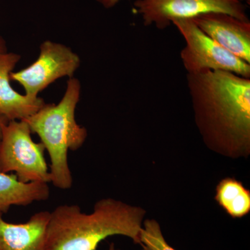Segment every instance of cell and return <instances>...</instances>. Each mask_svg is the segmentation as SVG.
Masks as SVG:
<instances>
[{
    "label": "cell",
    "mask_w": 250,
    "mask_h": 250,
    "mask_svg": "<svg viewBox=\"0 0 250 250\" xmlns=\"http://www.w3.org/2000/svg\"><path fill=\"white\" fill-rule=\"evenodd\" d=\"M195 124L207 147L238 159L250 154V78L232 72L187 74Z\"/></svg>",
    "instance_id": "1"
},
{
    "label": "cell",
    "mask_w": 250,
    "mask_h": 250,
    "mask_svg": "<svg viewBox=\"0 0 250 250\" xmlns=\"http://www.w3.org/2000/svg\"><path fill=\"white\" fill-rule=\"evenodd\" d=\"M146 210L113 198L99 200L90 214L80 206L62 205L50 212L49 250H97L108 237L120 235L140 244Z\"/></svg>",
    "instance_id": "2"
},
{
    "label": "cell",
    "mask_w": 250,
    "mask_h": 250,
    "mask_svg": "<svg viewBox=\"0 0 250 250\" xmlns=\"http://www.w3.org/2000/svg\"><path fill=\"white\" fill-rule=\"evenodd\" d=\"M80 94V81L70 78L58 104H45L32 116L22 120L32 134L40 137L50 159V182L62 190L71 188L73 184L67 159L69 150L80 149L88 136L86 129L75 119Z\"/></svg>",
    "instance_id": "3"
},
{
    "label": "cell",
    "mask_w": 250,
    "mask_h": 250,
    "mask_svg": "<svg viewBox=\"0 0 250 250\" xmlns=\"http://www.w3.org/2000/svg\"><path fill=\"white\" fill-rule=\"evenodd\" d=\"M24 121H9L0 141V172L13 173L23 183L50 182L45 146L35 143Z\"/></svg>",
    "instance_id": "4"
},
{
    "label": "cell",
    "mask_w": 250,
    "mask_h": 250,
    "mask_svg": "<svg viewBox=\"0 0 250 250\" xmlns=\"http://www.w3.org/2000/svg\"><path fill=\"white\" fill-rule=\"evenodd\" d=\"M172 24L186 42L180 56L187 74L222 70L250 78V63L219 45L197 27L191 18L176 20Z\"/></svg>",
    "instance_id": "5"
},
{
    "label": "cell",
    "mask_w": 250,
    "mask_h": 250,
    "mask_svg": "<svg viewBox=\"0 0 250 250\" xmlns=\"http://www.w3.org/2000/svg\"><path fill=\"white\" fill-rule=\"evenodd\" d=\"M135 11L146 26L165 29L176 20L193 18L206 13L219 12L250 21L241 0H137Z\"/></svg>",
    "instance_id": "6"
},
{
    "label": "cell",
    "mask_w": 250,
    "mask_h": 250,
    "mask_svg": "<svg viewBox=\"0 0 250 250\" xmlns=\"http://www.w3.org/2000/svg\"><path fill=\"white\" fill-rule=\"evenodd\" d=\"M80 57L62 44L46 41L40 46V55L34 63L17 72H11V80L22 85L25 95L37 98L38 94L56 80L72 78L80 66Z\"/></svg>",
    "instance_id": "7"
},
{
    "label": "cell",
    "mask_w": 250,
    "mask_h": 250,
    "mask_svg": "<svg viewBox=\"0 0 250 250\" xmlns=\"http://www.w3.org/2000/svg\"><path fill=\"white\" fill-rule=\"evenodd\" d=\"M219 45L250 63V22L224 13H206L191 18Z\"/></svg>",
    "instance_id": "8"
},
{
    "label": "cell",
    "mask_w": 250,
    "mask_h": 250,
    "mask_svg": "<svg viewBox=\"0 0 250 250\" xmlns=\"http://www.w3.org/2000/svg\"><path fill=\"white\" fill-rule=\"evenodd\" d=\"M50 212L42 210L24 223L5 221L0 213V250H49L47 226Z\"/></svg>",
    "instance_id": "9"
},
{
    "label": "cell",
    "mask_w": 250,
    "mask_h": 250,
    "mask_svg": "<svg viewBox=\"0 0 250 250\" xmlns=\"http://www.w3.org/2000/svg\"><path fill=\"white\" fill-rule=\"evenodd\" d=\"M20 59L18 54H0V115L9 121L25 119L45 104L42 98L21 95L11 86L10 75Z\"/></svg>",
    "instance_id": "10"
},
{
    "label": "cell",
    "mask_w": 250,
    "mask_h": 250,
    "mask_svg": "<svg viewBox=\"0 0 250 250\" xmlns=\"http://www.w3.org/2000/svg\"><path fill=\"white\" fill-rule=\"evenodd\" d=\"M50 195L48 183H23L14 173L0 172V213H7L12 206L27 207L46 201Z\"/></svg>",
    "instance_id": "11"
},
{
    "label": "cell",
    "mask_w": 250,
    "mask_h": 250,
    "mask_svg": "<svg viewBox=\"0 0 250 250\" xmlns=\"http://www.w3.org/2000/svg\"><path fill=\"white\" fill-rule=\"evenodd\" d=\"M215 200L233 218H241L250 213V191L232 177H227L219 182Z\"/></svg>",
    "instance_id": "12"
},
{
    "label": "cell",
    "mask_w": 250,
    "mask_h": 250,
    "mask_svg": "<svg viewBox=\"0 0 250 250\" xmlns=\"http://www.w3.org/2000/svg\"><path fill=\"white\" fill-rule=\"evenodd\" d=\"M139 245L142 250H176L166 241L160 225L154 219L145 220Z\"/></svg>",
    "instance_id": "13"
},
{
    "label": "cell",
    "mask_w": 250,
    "mask_h": 250,
    "mask_svg": "<svg viewBox=\"0 0 250 250\" xmlns=\"http://www.w3.org/2000/svg\"><path fill=\"white\" fill-rule=\"evenodd\" d=\"M97 1L103 4L106 9H109V8L116 6L120 0H97Z\"/></svg>",
    "instance_id": "14"
},
{
    "label": "cell",
    "mask_w": 250,
    "mask_h": 250,
    "mask_svg": "<svg viewBox=\"0 0 250 250\" xmlns=\"http://www.w3.org/2000/svg\"><path fill=\"white\" fill-rule=\"evenodd\" d=\"M9 122V121L7 118L0 115V141H1V136H2V131L3 129H4V126L7 124Z\"/></svg>",
    "instance_id": "15"
},
{
    "label": "cell",
    "mask_w": 250,
    "mask_h": 250,
    "mask_svg": "<svg viewBox=\"0 0 250 250\" xmlns=\"http://www.w3.org/2000/svg\"><path fill=\"white\" fill-rule=\"evenodd\" d=\"M7 52V46L4 39L0 36V54L6 53Z\"/></svg>",
    "instance_id": "16"
},
{
    "label": "cell",
    "mask_w": 250,
    "mask_h": 250,
    "mask_svg": "<svg viewBox=\"0 0 250 250\" xmlns=\"http://www.w3.org/2000/svg\"><path fill=\"white\" fill-rule=\"evenodd\" d=\"M108 250H116L114 243H111V245H110L109 246V248H108Z\"/></svg>",
    "instance_id": "17"
},
{
    "label": "cell",
    "mask_w": 250,
    "mask_h": 250,
    "mask_svg": "<svg viewBox=\"0 0 250 250\" xmlns=\"http://www.w3.org/2000/svg\"><path fill=\"white\" fill-rule=\"evenodd\" d=\"M242 1H245V2L246 3V4H248V5L250 4V0H241Z\"/></svg>",
    "instance_id": "18"
},
{
    "label": "cell",
    "mask_w": 250,
    "mask_h": 250,
    "mask_svg": "<svg viewBox=\"0 0 250 250\" xmlns=\"http://www.w3.org/2000/svg\"></svg>",
    "instance_id": "19"
}]
</instances>
